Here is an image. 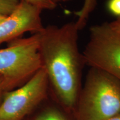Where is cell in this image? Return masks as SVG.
I'll use <instances>...</instances> for the list:
<instances>
[{"label":"cell","instance_id":"obj_9","mask_svg":"<svg viewBox=\"0 0 120 120\" xmlns=\"http://www.w3.org/2000/svg\"><path fill=\"white\" fill-rule=\"evenodd\" d=\"M34 120H67L60 111L55 109H50L43 112Z\"/></svg>","mask_w":120,"mask_h":120},{"label":"cell","instance_id":"obj_13","mask_svg":"<svg viewBox=\"0 0 120 120\" xmlns=\"http://www.w3.org/2000/svg\"><path fill=\"white\" fill-rule=\"evenodd\" d=\"M4 91L3 87V79L2 76H0V97H1L2 94H4Z\"/></svg>","mask_w":120,"mask_h":120},{"label":"cell","instance_id":"obj_4","mask_svg":"<svg viewBox=\"0 0 120 120\" xmlns=\"http://www.w3.org/2000/svg\"><path fill=\"white\" fill-rule=\"evenodd\" d=\"M86 64L111 75L120 82V34L105 22L90 28L82 52Z\"/></svg>","mask_w":120,"mask_h":120},{"label":"cell","instance_id":"obj_14","mask_svg":"<svg viewBox=\"0 0 120 120\" xmlns=\"http://www.w3.org/2000/svg\"><path fill=\"white\" fill-rule=\"evenodd\" d=\"M105 120H120V113L112 117L107 118V119Z\"/></svg>","mask_w":120,"mask_h":120},{"label":"cell","instance_id":"obj_6","mask_svg":"<svg viewBox=\"0 0 120 120\" xmlns=\"http://www.w3.org/2000/svg\"><path fill=\"white\" fill-rule=\"evenodd\" d=\"M42 11L26 0H20L14 10L0 23V45L19 38L25 33L41 32L45 28L41 19Z\"/></svg>","mask_w":120,"mask_h":120},{"label":"cell","instance_id":"obj_5","mask_svg":"<svg viewBox=\"0 0 120 120\" xmlns=\"http://www.w3.org/2000/svg\"><path fill=\"white\" fill-rule=\"evenodd\" d=\"M49 81L42 67L22 86L4 93L0 120H21L46 98Z\"/></svg>","mask_w":120,"mask_h":120},{"label":"cell","instance_id":"obj_12","mask_svg":"<svg viewBox=\"0 0 120 120\" xmlns=\"http://www.w3.org/2000/svg\"><path fill=\"white\" fill-rule=\"evenodd\" d=\"M109 24L115 31L120 34V18H117L115 21L109 22Z\"/></svg>","mask_w":120,"mask_h":120},{"label":"cell","instance_id":"obj_1","mask_svg":"<svg viewBox=\"0 0 120 120\" xmlns=\"http://www.w3.org/2000/svg\"><path fill=\"white\" fill-rule=\"evenodd\" d=\"M79 31L71 21L60 26L49 25L39 33L42 67L56 98L68 109L77 104L86 64L79 49Z\"/></svg>","mask_w":120,"mask_h":120},{"label":"cell","instance_id":"obj_10","mask_svg":"<svg viewBox=\"0 0 120 120\" xmlns=\"http://www.w3.org/2000/svg\"><path fill=\"white\" fill-rule=\"evenodd\" d=\"M30 4L42 10H53L56 8L57 4L54 0H26Z\"/></svg>","mask_w":120,"mask_h":120},{"label":"cell","instance_id":"obj_15","mask_svg":"<svg viewBox=\"0 0 120 120\" xmlns=\"http://www.w3.org/2000/svg\"><path fill=\"white\" fill-rule=\"evenodd\" d=\"M71 1H73V0H54V1L57 3V4H58L59 2H66Z\"/></svg>","mask_w":120,"mask_h":120},{"label":"cell","instance_id":"obj_11","mask_svg":"<svg viewBox=\"0 0 120 120\" xmlns=\"http://www.w3.org/2000/svg\"><path fill=\"white\" fill-rule=\"evenodd\" d=\"M107 8L112 15L120 18V0H108Z\"/></svg>","mask_w":120,"mask_h":120},{"label":"cell","instance_id":"obj_8","mask_svg":"<svg viewBox=\"0 0 120 120\" xmlns=\"http://www.w3.org/2000/svg\"><path fill=\"white\" fill-rule=\"evenodd\" d=\"M20 0H0V14L8 16L19 4Z\"/></svg>","mask_w":120,"mask_h":120},{"label":"cell","instance_id":"obj_2","mask_svg":"<svg viewBox=\"0 0 120 120\" xmlns=\"http://www.w3.org/2000/svg\"><path fill=\"white\" fill-rule=\"evenodd\" d=\"M76 106L78 120H105L117 115L120 113V82L91 67Z\"/></svg>","mask_w":120,"mask_h":120},{"label":"cell","instance_id":"obj_3","mask_svg":"<svg viewBox=\"0 0 120 120\" xmlns=\"http://www.w3.org/2000/svg\"><path fill=\"white\" fill-rule=\"evenodd\" d=\"M39 37L38 33L16 39L0 49V76L4 92L22 86L42 68Z\"/></svg>","mask_w":120,"mask_h":120},{"label":"cell","instance_id":"obj_7","mask_svg":"<svg viewBox=\"0 0 120 120\" xmlns=\"http://www.w3.org/2000/svg\"><path fill=\"white\" fill-rule=\"evenodd\" d=\"M98 0H84L82 8L75 12L77 20L75 21L79 31L82 30L86 26L88 19L96 7Z\"/></svg>","mask_w":120,"mask_h":120},{"label":"cell","instance_id":"obj_16","mask_svg":"<svg viewBox=\"0 0 120 120\" xmlns=\"http://www.w3.org/2000/svg\"><path fill=\"white\" fill-rule=\"evenodd\" d=\"M6 16H5V15L0 14V23H1V22H2L4 20V19H5Z\"/></svg>","mask_w":120,"mask_h":120}]
</instances>
